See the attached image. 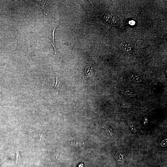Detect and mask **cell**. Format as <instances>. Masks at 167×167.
Here are the masks:
<instances>
[{
	"label": "cell",
	"instance_id": "cell-3",
	"mask_svg": "<svg viewBox=\"0 0 167 167\" xmlns=\"http://www.w3.org/2000/svg\"><path fill=\"white\" fill-rule=\"evenodd\" d=\"M125 152L124 150L118 151L116 155V160L120 165H122L124 162Z\"/></svg>",
	"mask_w": 167,
	"mask_h": 167
},
{
	"label": "cell",
	"instance_id": "cell-12",
	"mask_svg": "<svg viewBox=\"0 0 167 167\" xmlns=\"http://www.w3.org/2000/svg\"><path fill=\"white\" fill-rule=\"evenodd\" d=\"M78 167H84V164L83 163H80L78 164Z\"/></svg>",
	"mask_w": 167,
	"mask_h": 167
},
{
	"label": "cell",
	"instance_id": "cell-9",
	"mask_svg": "<svg viewBox=\"0 0 167 167\" xmlns=\"http://www.w3.org/2000/svg\"><path fill=\"white\" fill-rule=\"evenodd\" d=\"M125 95L128 96H132L134 95V92L130 90H128L125 92Z\"/></svg>",
	"mask_w": 167,
	"mask_h": 167
},
{
	"label": "cell",
	"instance_id": "cell-7",
	"mask_svg": "<svg viewBox=\"0 0 167 167\" xmlns=\"http://www.w3.org/2000/svg\"><path fill=\"white\" fill-rule=\"evenodd\" d=\"M128 124L130 127L131 131L133 132L136 133L137 131V130L133 122L131 121H129L128 122Z\"/></svg>",
	"mask_w": 167,
	"mask_h": 167
},
{
	"label": "cell",
	"instance_id": "cell-8",
	"mask_svg": "<svg viewBox=\"0 0 167 167\" xmlns=\"http://www.w3.org/2000/svg\"><path fill=\"white\" fill-rule=\"evenodd\" d=\"M93 70V68L91 67L87 66L85 69V72L87 75H88L91 73Z\"/></svg>",
	"mask_w": 167,
	"mask_h": 167
},
{
	"label": "cell",
	"instance_id": "cell-4",
	"mask_svg": "<svg viewBox=\"0 0 167 167\" xmlns=\"http://www.w3.org/2000/svg\"><path fill=\"white\" fill-rule=\"evenodd\" d=\"M38 3L41 6V7L43 11L44 14L47 16V13L49 10V6L45 1H37Z\"/></svg>",
	"mask_w": 167,
	"mask_h": 167
},
{
	"label": "cell",
	"instance_id": "cell-5",
	"mask_svg": "<svg viewBox=\"0 0 167 167\" xmlns=\"http://www.w3.org/2000/svg\"><path fill=\"white\" fill-rule=\"evenodd\" d=\"M130 77L131 80L136 83L141 82L142 80V77L140 75L135 73L131 75Z\"/></svg>",
	"mask_w": 167,
	"mask_h": 167
},
{
	"label": "cell",
	"instance_id": "cell-2",
	"mask_svg": "<svg viewBox=\"0 0 167 167\" xmlns=\"http://www.w3.org/2000/svg\"><path fill=\"white\" fill-rule=\"evenodd\" d=\"M57 24V23L54 24L52 25L49 30L48 37L47 39L49 42L52 44L54 47V56H55L57 51L60 52L55 46L54 41V32L56 29Z\"/></svg>",
	"mask_w": 167,
	"mask_h": 167
},
{
	"label": "cell",
	"instance_id": "cell-1",
	"mask_svg": "<svg viewBox=\"0 0 167 167\" xmlns=\"http://www.w3.org/2000/svg\"><path fill=\"white\" fill-rule=\"evenodd\" d=\"M45 133V131L40 129L32 132H28L26 134L32 137L34 139V143H37L44 139Z\"/></svg>",
	"mask_w": 167,
	"mask_h": 167
},
{
	"label": "cell",
	"instance_id": "cell-6",
	"mask_svg": "<svg viewBox=\"0 0 167 167\" xmlns=\"http://www.w3.org/2000/svg\"><path fill=\"white\" fill-rule=\"evenodd\" d=\"M56 81L54 87V88L56 90H61L63 88V85L61 83V82L55 76Z\"/></svg>",
	"mask_w": 167,
	"mask_h": 167
},
{
	"label": "cell",
	"instance_id": "cell-10",
	"mask_svg": "<svg viewBox=\"0 0 167 167\" xmlns=\"http://www.w3.org/2000/svg\"><path fill=\"white\" fill-rule=\"evenodd\" d=\"M16 162L17 163V162H19L20 159L21 158V155L20 153H19V152H16Z\"/></svg>",
	"mask_w": 167,
	"mask_h": 167
},
{
	"label": "cell",
	"instance_id": "cell-11",
	"mask_svg": "<svg viewBox=\"0 0 167 167\" xmlns=\"http://www.w3.org/2000/svg\"><path fill=\"white\" fill-rule=\"evenodd\" d=\"M122 105L124 108H129L131 106V104L129 103H124Z\"/></svg>",
	"mask_w": 167,
	"mask_h": 167
}]
</instances>
